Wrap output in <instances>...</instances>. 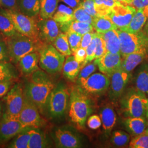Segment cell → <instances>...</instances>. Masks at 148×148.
Wrapping results in <instances>:
<instances>
[{
	"mask_svg": "<svg viewBox=\"0 0 148 148\" xmlns=\"http://www.w3.org/2000/svg\"><path fill=\"white\" fill-rule=\"evenodd\" d=\"M28 76L24 85V94L43 112L47 108L54 85L48 73L42 69H38Z\"/></svg>",
	"mask_w": 148,
	"mask_h": 148,
	"instance_id": "1",
	"label": "cell"
},
{
	"mask_svg": "<svg viewBox=\"0 0 148 148\" xmlns=\"http://www.w3.org/2000/svg\"><path fill=\"white\" fill-rule=\"evenodd\" d=\"M5 42L11 63L18 64L19 60L27 54L39 49L45 45L30 37L16 32L11 36H5Z\"/></svg>",
	"mask_w": 148,
	"mask_h": 148,
	"instance_id": "2",
	"label": "cell"
},
{
	"mask_svg": "<svg viewBox=\"0 0 148 148\" xmlns=\"http://www.w3.org/2000/svg\"><path fill=\"white\" fill-rule=\"evenodd\" d=\"M69 116L71 121L83 127L92 112L91 101L88 95L79 87L74 88L70 95Z\"/></svg>",
	"mask_w": 148,
	"mask_h": 148,
	"instance_id": "3",
	"label": "cell"
},
{
	"mask_svg": "<svg viewBox=\"0 0 148 148\" xmlns=\"http://www.w3.org/2000/svg\"><path fill=\"white\" fill-rule=\"evenodd\" d=\"M121 97V108L125 116H145L148 106V98L146 95L137 90H131Z\"/></svg>",
	"mask_w": 148,
	"mask_h": 148,
	"instance_id": "4",
	"label": "cell"
},
{
	"mask_svg": "<svg viewBox=\"0 0 148 148\" xmlns=\"http://www.w3.org/2000/svg\"><path fill=\"white\" fill-rule=\"evenodd\" d=\"M2 9L10 18L16 32L36 41L41 42L38 35L37 18L27 16L19 10Z\"/></svg>",
	"mask_w": 148,
	"mask_h": 148,
	"instance_id": "5",
	"label": "cell"
},
{
	"mask_svg": "<svg viewBox=\"0 0 148 148\" xmlns=\"http://www.w3.org/2000/svg\"><path fill=\"white\" fill-rule=\"evenodd\" d=\"M40 54L39 66L49 74H57L63 67L65 56L53 46L52 44H45L38 50Z\"/></svg>",
	"mask_w": 148,
	"mask_h": 148,
	"instance_id": "6",
	"label": "cell"
},
{
	"mask_svg": "<svg viewBox=\"0 0 148 148\" xmlns=\"http://www.w3.org/2000/svg\"><path fill=\"white\" fill-rule=\"evenodd\" d=\"M70 93L66 85L59 82L54 86L48 101L47 108L51 116L60 118L63 116L67 109Z\"/></svg>",
	"mask_w": 148,
	"mask_h": 148,
	"instance_id": "7",
	"label": "cell"
},
{
	"mask_svg": "<svg viewBox=\"0 0 148 148\" xmlns=\"http://www.w3.org/2000/svg\"><path fill=\"white\" fill-rule=\"evenodd\" d=\"M122 57L141 49H148V36L143 30L131 33L117 29Z\"/></svg>",
	"mask_w": 148,
	"mask_h": 148,
	"instance_id": "8",
	"label": "cell"
},
{
	"mask_svg": "<svg viewBox=\"0 0 148 148\" xmlns=\"http://www.w3.org/2000/svg\"><path fill=\"white\" fill-rule=\"evenodd\" d=\"M24 86L21 83H16L5 96V113L11 117L17 118L24 103Z\"/></svg>",
	"mask_w": 148,
	"mask_h": 148,
	"instance_id": "9",
	"label": "cell"
},
{
	"mask_svg": "<svg viewBox=\"0 0 148 148\" xmlns=\"http://www.w3.org/2000/svg\"><path fill=\"white\" fill-rule=\"evenodd\" d=\"M40 112L37 106L24 95L23 106L18 116L21 123L25 127H42L45 125V121Z\"/></svg>",
	"mask_w": 148,
	"mask_h": 148,
	"instance_id": "10",
	"label": "cell"
},
{
	"mask_svg": "<svg viewBox=\"0 0 148 148\" xmlns=\"http://www.w3.org/2000/svg\"><path fill=\"white\" fill-rule=\"evenodd\" d=\"M77 82V87L86 94L98 95L108 89L110 80L109 77L105 74L97 73Z\"/></svg>",
	"mask_w": 148,
	"mask_h": 148,
	"instance_id": "11",
	"label": "cell"
},
{
	"mask_svg": "<svg viewBox=\"0 0 148 148\" xmlns=\"http://www.w3.org/2000/svg\"><path fill=\"white\" fill-rule=\"evenodd\" d=\"M25 127L18 119L8 116L5 112L0 120V145L10 141Z\"/></svg>",
	"mask_w": 148,
	"mask_h": 148,
	"instance_id": "12",
	"label": "cell"
},
{
	"mask_svg": "<svg viewBox=\"0 0 148 148\" xmlns=\"http://www.w3.org/2000/svg\"><path fill=\"white\" fill-rule=\"evenodd\" d=\"M136 11L132 5L119 4L112 7L108 16L118 29L123 30L130 24Z\"/></svg>",
	"mask_w": 148,
	"mask_h": 148,
	"instance_id": "13",
	"label": "cell"
},
{
	"mask_svg": "<svg viewBox=\"0 0 148 148\" xmlns=\"http://www.w3.org/2000/svg\"><path fill=\"white\" fill-rule=\"evenodd\" d=\"M131 76V73L125 71L121 66L111 74L109 77L110 83L109 95L112 101H116L121 97Z\"/></svg>",
	"mask_w": 148,
	"mask_h": 148,
	"instance_id": "14",
	"label": "cell"
},
{
	"mask_svg": "<svg viewBox=\"0 0 148 148\" xmlns=\"http://www.w3.org/2000/svg\"><path fill=\"white\" fill-rule=\"evenodd\" d=\"M38 35L40 40L44 44H52L58 36L60 27L58 23L53 18L37 20Z\"/></svg>",
	"mask_w": 148,
	"mask_h": 148,
	"instance_id": "15",
	"label": "cell"
},
{
	"mask_svg": "<svg viewBox=\"0 0 148 148\" xmlns=\"http://www.w3.org/2000/svg\"><path fill=\"white\" fill-rule=\"evenodd\" d=\"M94 60L101 73L110 77L115 71L121 66L122 57L120 53L106 52L101 58Z\"/></svg>",
	"mask_w": 148,
	"mask_h": 148,
	"instance_id": "16",
	"label": "cell"
},
{
	"mask_svg": "<svg viewBox=\"0 0 148 148\" xmlns=\"http://www.w3.org/2000/svg\"><path fill=\"white\" fill-rule=\"evenodd\" d=\"M53 138L58 148H77L81 147V142L79 137L67 128L56 129L54 132Z\"/></svg>",
	"mask_w": 148,
	"mask_h": 148,
	"instance_id": "17",
	"label": "cell"
},
{
	"mask_svg": "<svg viewBox=\"0 0 148 148\" xmlns=\"http://www.w3.org/2000/svg\"><path fill=\"white\" fill-rule=\"evenodd\" d=\"M148 49L143 48L122 57L121 68L125 71L131 73L138 65L142 63L147 58Z\"/></svg>",
	"mask_w": 148,
	"mask_h": 148,
	"instance_id": "18",
	"label": "cell"
},
{
	"mask_svg": "<svg viewBox=\"0 0 148 148\" xmlns=\"http://www.w3.org/2000/svg\"><path fill=\"white\" fill-rule=\"evenodd\" d=\"M39 60L38 51H34L24 56L19 60L18 65L21 73L26 76H29L39 69Z\"/></svg>",
	"mask_w": 148,
	"mask_h": 148,
	"instance_id": "19",
	"label": "cell"
},
{
	"mask_svg": "<svg viewBox=\"0 0 148 148\" xmlns=\"http://www.w3.org/2000/svg\"><path fill=\"white\" fill-rule=\"evenodd\" d=\"M148 20V5L138 9L133 16L130 24L123 31L131 33H137L143 30Z\"/></svg>",
	"mask_w": 148,
	"mask_h": 148,
	"instance_id": "20",
	"label": "cell"
},
{
	"mask_svg": "<svg viewBox=\"0 0 148 148\" xmlns=\"http://www.w3.org/2000/svg\"><path fill=\"white\" fill-rule=\"evenodd\" d=\"M148 124L145 116L127 117L125 121V125L127 130L134 137L147 130Z\"/></svg>",
	"mask_w": 148,
	"mask_h": 148,
	"instance_id": "21",
	"label": "cell"
},
{
	"mask_svg": "<svg viewBox=\"0 0 148 148\" xmlns=\"http://www.w3.org/2000/svg\"><path fill=\"white\" fill-rule=\"evenodd\" d=\"M102 126L106 135H109L116 122V115L110 106L102 108L100 112Z\"/></svg>",
	"mask_w": 148,
	"mask_h": 148,
	"instance_id": "22",
	"label": "cell"
},
{
	"mask_svg": "<svg viewBox=\"0 0 148 148\" xmlns=\"http://www.w3.org/2000/svg\"><path fill=\"white\" fill-rule=\"evenodd\" d=\"M81 69L80 63L75 59L74 56H69L65 59L63 67L64 76L71 81H74L77 78Z\"/></svg>",
	"mask_w": 148,
	"mask_h": 148,
	"instance_id": "23",
	"label": "cell"
},
{
	"mask_svg": "<svg viewBox=\"0 0 148 148\" xmlns=\"http://www.w3.org/2000/svg\"><path fill=\"white\" fill-rule=\"evenodd\" d=\"M116 30H112L104 33H99L103 37L107 52L112 53H120V41Z\"/></svg>",
	"mask_w": 148,
	"mask_h": 148,
	"instance_id": "24",
	"label": "cell"
},
{
	"mask_svg": "<svg viewBox=\"0 0 148 148\" xmlns=\"http://www.w3.org/2000/svg\"><path fill=\"white\" fill-rule=\"evenodd\" d=\"M52 18L59 26L69 24L74 21V10L68 5L60 4Z\"/></svg>",
	"mask_w": 148,
	"mask_h": 148,
	"instance_id": "25",
	"label": "cell"
},
{
	"mask_svg": "<svg viewBox=\"0 0 148 148\" xmlns=\"http://www.w3.org/2000/svg\"><path fill=\"white\" fill-rule=\"evenodd\" d=\"M18 10L27 16L37 18L40 12V0H19Z\"/></svg>",
	"mask_w": 148,
	"mask_h": 148,
	"instance_id": "26",
	"label": "cell"
},
{
	"mask_svg": "<svg viewBox=\"0 0 148 148\" xmlns=\"http://www.w3.org/2000/svg\"><path fill=\"white\" fill-rule=\"evenodd\" d=\"M30 132L31 137L29 148H48L49 147L47 138L40 128L32 127Z\"/></svg>",
	"mask_w": 148,
	"mask_h": 148,
	"instance_id": "27",
	"label": "cell"
},
{
	"mask_svg": "<svg viewBox=\"0 0 148 148\" xmlns=\"http://www.w3.org/2000/svg\"><path fill=\"white\" fill-rule=\"evenodd\" d=\"M59 27L60 30L64 33L68 32H75L82 36L87 32H94L95 30L92 24L76 21H73L69 24L60 25Z\"/></svg>",
	"mask_w": 148,
	"mask_h": 148,
	"instance_id": "28",
	"label": "cell"
},
{
	"mask_svg": "<svg viewBox=\"0 0 148 148\" xmlns=\"http://www.w3.org/2000/svg\"><path fill=\"white\" fill-rule=\"evenodd\" d=\"M136 90L148 96V64H144L139 69L136 81Z\"/></svg>",
	"mask_w": 148,
	"mask_h": 148,
	"instance_id": "29",
	"label": "cell"
},
{
	"mask_svg": "<svg viewBox=\"0 0 148 148\" xmlns=\"http://www.w3.org/2000/svg\"><path fill=\"white\" fill-rule=\"evenodd\" d=\"M92 25L95 32L101 34L118 29L108 16L94 17Z\"/></svg>",
	"mask_w": 148,
	"mask_h": 148,
	"instance_id": "30",
	"label": "cell"
},
{
	"mask_svg": "<svg viewBox=\"0 0 148 148\" xmlns=\"http://www.w3.org/2000/svg\"><path fill=\"white\" fill-rule=\"evenodd\" d=\"M30 127H25L21 132L18 133L12 140L7 145V148H29V144L31 137Z\"/></svg>",
	"mask_w": 148,
	"mask_h": 148,
	"instance_id": "31",
	"label": "cell"
},
{
	"mask_svg": "<svg viewBox=\"0 0 148 148\" xmlns=\"http://www.w3.org/2000/svg\"><path fill=\"white\" fill-rule=\"evenodd\" d=\"M18 77V73L12 64L7 61L0 62V82L13 81Z\"/></svg>",
	"mask_w": 148,
	"mask_h": 148,
	"instance_id": "32",
	"label": "cell"
},
{
	"mask_svg": "<svg viewBox=\"0 0 148 148\" xmlns=\"http://www.w3.org/2000/svg\"><path fill=\"white\" fill-rule=\"evenodd\" d=\"M59 1V0H40V18L42 19L52 18L58 8Z\"/></svg>",
	"mask_w": 148,
	"mask_h": 148,
	"instance_id": "33",
	"label": "cell"
},
{
	"mask_svg": "<svg viewBox=\"0 0 148 148\" xmlns=\"http://www.w3.org/2000/svg\"><path fill=\"white\" fill-rule=\"evenodd\" d=\"M53 45L60 53L65 56H71L73 53L69 46L67 35L64 32H60L59 33L53 42Z\"/></svg>",
	"mask_w": 148,
	"mask_h": 148,
	"instance_id": "34",
	"label": "cell"
},
{
	"mask_svg": "<svg viewBox=\"0 0 148 148\" xmlns=\"http://www.w3.org/2000/svg\"><path fill=\"white\" fill-rule=\"evenodd\" d=\"M0 32L4 36H11L16 32L12 21L2 8H0Z\"/></svg>",
	"mask_w": 148,
	"mask_h": 148,
	"instance_id": "35",
	"label": "cell"
},
{
	"mask_svg": "<svg viewBox=\"0 0 148 148\" xmlns=\"http://www.w3.org/2000/svg\"><path fill=\"white\" fill-rule=\"evenodd\" d=\"M97 16H108L112 7L122 4L115 0H94Z\"/></svg>",
	"mask_w": 148,
	"mask_h": 148,
	"instance_id": "36",
	"label": "cell"
},
{
	"mask_svg": "<svg viewBox=\"0 0 148 148\" xmlns=\"http://www.w3.org/2000/svg\"><path fill=\"white\" fill-rule=\"evenodd\" d=\"M130 136L125 131L117 130L112 133L111 143L117 147L127 145L130 142Z\"/></svg>",
	"mask_w": 148,
	"mask_h": 148,
	"instance_id": "37",
	"label": "cell"
},
{
	"mask_svg": "<svg viewBox=\"0 0 148 148\" xmlns=\"http://www.w3.org/2000/svg\"><path fill=\"white\" fill-rule=\"evenodd\" d=\"M129 147L131 148H148V129L142 133L133 138L130 143Z\"/></svg>",
	"mask_w": 148,
	"mask_h": 148,
	"instance_id": "38",
	"label": "cell"
},
{
	"mask_svg": "<svg viewBox=\"0 0 148 148\" xmlns=\"http://www.w3.org/2000/svg\"><path fill=\"white\" fill-rule=\"evenodd\" d=\"M97 68V65L95 60L86 64L84 67L81 69L77 78V82L84 80L88 77L95 72Z\"/></svg>",
	"mask_w": 148,
	"mask_h": 148,
	"instance_id": "39",
	"label": "cell"
},
{
	"mask_svg": "<svg viewBox=\"0 0 148 148\" xmlns=\"http://www.w3.org/2000/svg\"><path fill=\"white\" fill-rule=\"evenodd\" d=\"M93 18L94 17L87 13L81 6L74 10V21L92 24Z\"/></svg>",
	"mask_w": 148,
	"mask_h": 148,
	"instance_id": "40",
	"label": "cell"
},
{
	"mask_svg": "<svg viewBox=\"0 0 148 148\" xmlns=\"http://www.w3.org/2000/svg\"><path fill=\"white\" fill-rule=\"evenodd\" d=\"M65 34L67 35L69 46L73 53L80 47L82 35L72 32H68Z\"/></svg>",
	"mask_w": 148,
	"mask_h": 148,
	"instance_id": "41",
	"label": "cell"
},
{
	"mask_svg": "<svg viewBox=\"0 0 148 148\" xmlns=\"http://www.w3.org/2000/svg\"><path fill=\"white\" fill-rule=\"evenodd\" d=\"M95 42H96V46H95V59L99 58L104 55L107 51L106 48V43L103 38L101 36L99 33L95 32Z\"/></svg>",
	"mask_w": 148,
	"mask_h": 148,
	"instance_id": "42",
	"label": "cell"
},
{
	"mask_svg": "<svg viewBox=\"0 0 148 148\" xmlns=\"http://www.w3.org/2000/svg\"><path fill=\"white\" fill-rule=\"evenodd\" d=\"M95 46H96V42H95V37L94 36V37L93 38L92 42L90 43V45L86 49V58L85 62L82 64L81 69L83 67H84L86 64L93 61L95 59Z\"/></svg>",
	"mask_w": 148,
	"mask_h": 148,
	"instance_id": "43",
	"label": "cell"
},
{
	"mask_svg": "<svg viewBox=\"0 0 148 148\" xmlns=\"http://www.w3.org/2000/svg\"><path fill=\"white\" fill-rule=\"evenodd\" d=\"M81 6L85 11L93 17L97 16V13L95 8L94 0H84Z\"/></svg>",
	"mask_w": 148,
	"mask_h": 148,
	"instance_id": "44",
	"label": "cell"
},
{
	"mask_svg": "<svg viewBox=\"0 0 148 148\" xmlns=\"http://www.w3.org/2000/svg\"><path fill=\"white\" fill-rule=\"evenodd\" d=\"M87 124L88 127L91 130H97L102 125L101 117L97 115H92L87 119Z\"/></svg>",
	"mask_w": 148,
	"mask_h": 148,
	"instance_id": "45",
	"label": "cell"
},
{
	"mask_svg": "<svg viewBox=\"0 0 148 148\" xmlns=\"http://www.w3.org/2000/svg\"><path fill=\"white\" fill-rule=\"evenodd\" d=\"M19 0H0V7L5 10H18Z\"/></svg>",
	"mask_w": 148,
	"mask_h": 148,
	"instance_id": "46",
	"label": "cell"
},
{
	"mask_svg": "<svg viewBox=\"0 0 148 148\" xmlns=\"http://www.w3.org/2000/svg\"><path fill=\"white\" fill-rule=\"evenodd\" d=\"M13 81H5L0 82V98L5 97L13 86Z\"/></svg>",
	"mask_w": 148,
	"mask_h": 148,
	"instance_id": "47",
	"label": "cell"
},
{
	"mask_svg": "<svg viewBox=\"0 0 148 148\" xmlns=\"http://www.w3.org/2000/svg\"><path fill=\"white\" fill-rule=\"evenodd\" d=\"M95 32H87L82 37L80 47L86 49L92 42L93 38L94 37Z\"/></svg>",
	"mask_w": 148,
	"mask_h": 148,
	"instance_id": "48",
	"label": "cell"
},
{
	"mask_svg": "<svg viewBox=\"0 0 148 148\" xmlns=\"http://www.w3.org/2000/svg\"><path fill=\"white\" fill-rule=\"evenodd\" d=\"M10 61L7 47L5 41H0V62Z\"/></svg>",
	"mask_w": 148,
	"mask_h": 148,
	"instance_id": "49",
	"label": "cell"
},
{
	"mask_svg": "<svg viewBox=\"0 0 148 148\" xmlns=\"http://www.w3.org/2000/svg\"><path fill=\"white\" fill-rule=\"evenodd\" d=\"M74 57L75 60L80 64H82L86 58V50L85 48L79 47L74 53Z\"/></svg>",
	"mask_w": 148,
	"mask_h": 148,
	"instance_id": "50",
	"label": "cell"
},
{
	"mask_svg": "<svg viewBox=\"0 0 148 148\" xmlns=\"http://www.w3.org/2000/svg\"><path fill=\"white\" fill-rule=\"evenodd\" d=\"M65 4L68 5L73 9H76L81 5L84 0H60Z\"/></svg>",
	"mask_w": 148,
	"mask_h": 148,
	"instance_id": "51",
	"label": "cell"
},
{
	"mask_svg": "<svg viewBox=\"0 0 148 148\" xmlns=\"http://www.w3.org/2000/svg\"><path fill=\"white\" fill-rule=\"evenodd\" d=\"M131 5L138 10L148 5V0H133Z\"/></svg>",
	"mask_w": 148,
	"mask_h": 148,
	"instance_id": "52",
	"label": "cell"
},
{
	"mask_svg": "<svg viewBox=\"0 0 148 148\" xmlns=\"http://www.w3.org/2000/svg\"><path fill=\"white\" fill-rule=\"evenodd\" d=\"M115 1L123 5H131L133 1V0H115Z\"/></svg>",
	"mask_w": 148,
	"mask_h": 148,
	"instance_id": "53",
	"label": "cell"
},
{
	"mask_svg": "<svg viewBox=\"0 0 148 148\" xmlns=\"http://www.w3.org/2000/svg\"><path fill=\"white\" fill-rule=\"evenodd\" d=\"M143 32L148 36V20L143 27Z\"/></svg>",
	"mask_w": 148,
	"mask_h": 148,
	"instance_id": "54",
	"label": "cell"
},
{
	"mask_svg": "<svg viewBox=\"0 0 148 148\" xmlns=\"http://www.w3.org/2000/svg\"><path fill=\"white\" fill-rule=\"evenodd\" d=\"M3 106H2V104L1 103L0 101V120L1 119V118L3 116Z\"/></svg>",
	"mask_w": 148,
	"mask_h": 148,
	"instance_id": "55",
	"label": "cell"
},
{
	"mask_svg": "<svg viewBox=\"0 0 148 148\" xmlns=\"http://www.w3.org/2000/svg\"><path fill=\"white\" fill-rule=\"evenodd\" d=\"M146 116H147V119H148V109H147V115H146Z\"/></svg>",
	"mask_w": 148,
	"mask_h": 148,
	"instance_id": "56",
	"label": "cell"
},
{
	"mask_svg": "<svg viewBox=\"0 0 148 148\" xmlns=\"http://www.w3.org/2000/svg\"><path fill=\"white\" fill-rule=\"evenodd\" d=\"M0 41H1V40H0Z\"/></svg>",
	"mask_w": 148,
	"mask_h": 148,
	"instance_id": "57",
	"label": "cell"
}]
</instances>
